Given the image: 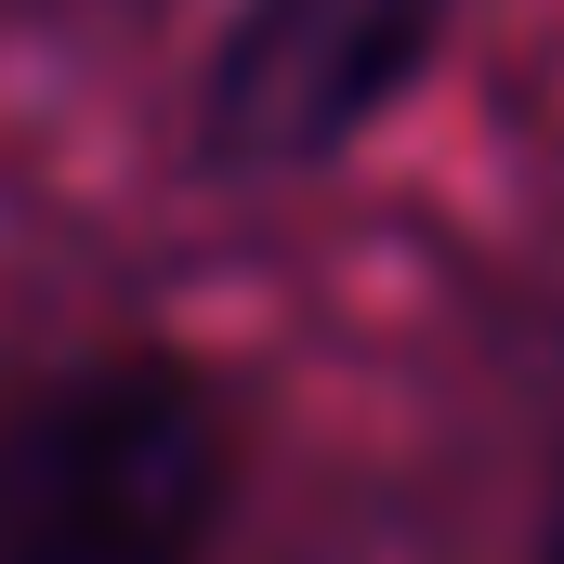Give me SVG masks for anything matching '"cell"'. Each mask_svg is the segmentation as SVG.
Instances as JSON below:
<instances>
[{
	"label": "cell",
	"instance_id": "cell-2",
	"mask_svg": "<svg viewBox=\"0 0 564 564\" xmlns=\"http://www.w3.org/2000/svg\"><path fill=\"white\" fill-rule=\"evenodd\" d=\"M446 0H237L210 53V144L224 158H328L421 79Z\"/></svg>",
	"mask_w": 564,
	"mask_h": 564
},
{
	"label": "cell",
	"instance_id": "cell-3",
	"mask_svg": "<svg viewBox=\"0 0 564 564\" xmlns=\"http://www.w3.org/2000/svg\"><path fill=\"white\" fill-rule=\"evenodd\" d=\"M552 564H564V525H552Z\"/></svg>",
	"mask_w": 564,
	"mask_h": 564
},
{
	"label": "cell",
	"instance_id": "cell-1",
	"mask_svg": "<svg viewBox=\"0 0 564 564\" xmlns=\"http://www.w3.org/2000/svg\"><path fill=\"white\" fill-rule=\"evenodd\" d=\"M237 421L184 355H66L0 381V564H210Z\"/></svg>",
	"mask_w": 564,
	"mask_h": 564
}]
</instances>
